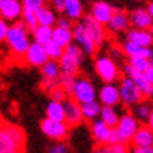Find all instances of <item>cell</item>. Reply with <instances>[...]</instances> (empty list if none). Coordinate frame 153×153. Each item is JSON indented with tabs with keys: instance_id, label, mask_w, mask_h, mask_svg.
<instances>
[{
	"instance_id": "obj_1",
	"label": "cell",
	"mask_w": 153,
	"mask_h": 153,
	"mask_svg": "<svg viewBox=\"0 0 153 153\" xmlns=\"http://www.w3.org/2000/svg\"><path fill=\"white\" fill-rule=\"evenodd\" d=\"M5 42L8 45L10 52L16 58H24L27 48L30 45V30L22 24V22H13L10 25L8 33H6Z\"/></svg>"
},
{
	"instance_id": "obj_2",
	"label": "cell",
	"mask_w": 153,
	"mask_h": 153,
	"mask_svg": "<svg viewBox=\"0 0 153 153\" xmlns=\"http://www.w3.org/2000/svg\"><path fill=\"white\" fill-rule=\"evenodd\" d=\"M25 147V133L11 123H0V153H19Z\"/></svg>"
},
{
	"instance_id": "obj_3",
	"label": "cell",
	"mask_w": 153,
	"mask_h": 153,
	"mask_svg": "<svg viewBox=\"0 0 153 153\" xmlns=\"http://www.w3.org/2000/svg\"><path fill=\"white\" fill-rule=\"evenodd\" d=\"M59 62V69L61 74H67V75H78L81 62H83V52L76 44H69L64 47L61 58L58 59Z\"/></svg>"
},
{
	"instance_id": "obj_4",
	"label": "cell",
	"mask_w": 153,
	"mask_h": 153,
	"mask_svg": "<svg viewBox=\"0 0 153 153\" xmlns=\"http://www.w3.org/2000/svg\"><path fill=\"white\" fill-rule=\"evenodd\" d=\"M95 72L100 76L102 81L105 83H114L120 75V69L117 66V61L113 59L109 55H102V56H97L95 62H94Z\"/></svg>"
},
{
	"instance_id": "obj_5",
	"label": "cell",
	"mask_w": 153,
	"mask_h": 153,
	"mask_svg": "<svg viewBox=\"0 0 153 153\" xmlns=\"http://www.w3.org/2000/svg\"><path fill=\"white\" fill-rule=\"evenodd\" d=\"M137 128H139V120L134 117V114L125 113L123 116L119 117V120H117L116 127H114V131L117 134L119 142L128 144V142H131V139H133Z\"/></svg>"
},
{
	"instance_id": "obj_6",
	"label": "cell",
	"mask_w": 153,
	"mask_h": 153,
	"mask_svg": "<svg viewBox=\"0 0 153 153\" xmlns=\"http://www.w3.org/2000/svg\"><path fill=\"white\" fill-rule=\"evenodd\" d=\"M71 97L76 103H86L97 99V91L95 86L92 85L91 80L83 78V76H75L74 88L71 91Z\"/></svg>"
},
{
	"instance_id": "obj_7",
	"label": "cell",
	"mask_w": 153,
	"mask_h": 153,
	"mask_svg": "<svg viewBox=\"0 0 153 153\" xmlns=\"http://www.w3.org/2000/svg\"><path fill=\"white\" fill-rule=\"evenodd\" d=\"M119 94H120V103L127 106H134L136 103H139L142 100V94L137 89L136 83L130 78V76L125 75L119 83Z\"/></svg>"
},
{
	"instance_id": "obj_8",
	"label": "cell",
	"mask_w": 153,
	"mask_h": 153,
	"mask_svg": "<svg viewBox=\"0 0 153 153\" xmlns=\"http://www.w3.org/2000/svg\"><path fill=\"white\" fill-rule=\"evenodd\" d=\"M69 125L64 120H55V119H45L41 122V131L53 141H64L69 134Z\"/></svg>"
},
{
	"instance_id": "obj_9",
	"label": "cell",
	"mask_w": 153,
	"mask_h": 153,
	"mask_svg": "<svg viewBox=\"0 0 153 153\" xmlns=\"http://www.w3.org/2000/svg\"><path fill=\"white\" fill-rule=\"evenodd\" d=\"M91 134L94 137V141L99 145H106V144H114L119 142L117 134L114 128H111L109 125H106L103 120H94L91 125Z\"/></svg>"
},
{
	"instance_id": "obj_10",
	"label": "cell",
	"mask_w": 153,
	"mask_h": 153,
	"mask_svg": "<svg viewBox=\"0 0 153 153\" xmlns=\"http://www.w3.org/2000/svg\"><path fill=\"white\" fill-rule=\"evenodd\" d=\"M81 25L85 27V30L88 31L89 38L92 39V42L95 44V47H102L103 42H105V39H106L105 25H102L100 22H97L91 14L81 17Z\"/></svg>"
},
{
	"instance_id": "obj_11",
	"label": "cell",
	"mask_w": 153,
	"mask_h": 153,
	"mask_svg": "<svg viewBox=\"0 0 153 153\" xmlns=\"http://www.w3.org/2000/svg\"><path fill=\"white\" fill-rule=\"evenodd\" d=\"M123 74L127 75V76H130V78L136 83V86H137L139 91H141L142 97L152 99V97H153V85H152L147 78H145L144 72H137L136 69H133V67H131L128 62H127V64L123 66Z\"/></svg>"
},
{
	"instance_id": "obj_12",
	"label": "cell",
	"mask_w": 153,
	"mask_h": 153,
	"mask_svg": "<svg viewBox=\"0 0 153 153\" xmlns=\"http://www.w3.org/2000/svg\"><path fill=\"white\" fill-rule=\"evenodd\" d=\"M72 36H74V41H75V44L78 45L81 48V52L83 53H86V55H92L95 52V44L92 42V39L89 38V34L88 31L85 30V27L80 24H76L74 28H72Z\"/></svg>"
},
{
	"instance_id": "obj_13",
	"label": "cell",
	"mask_w": 153,
	"mask_h": 153,
	"mask_svg": "<svg viewBox=\"0 0 153 153\" xmlns=\"http://www.w3.org/2000/svg\"><path fill=\"white\" fill-rule=\"evenodd\" d=\"M24 59L27 64L30 66H34V67H41L44 64V62L48 59L47 53H45V48L42 44H38V42H30L28 48H27V52L24 55Z\"/></svg>"
},
{
	"instance_id": "obj_14",
	"label": "cell",
	"mask_w": 153,
	"mask_h": 153,
	"mask_svg": "<svg viewBox=\"0 0 153 153\" xmlns=\"http://www.w3.org/2000/svg\"><path fill=\"white\" fill-rule=\"evenodd\" d=\"M22 0H3L0 3V16L8 22H17L22 16Z\"/></svg>"
},
{
	"instance_id": "obj_15",
	"label": "cell",
	"mask_w": 153,
	"mask_h": 153,
	"mask_svg": "<svg viewBox=\"0 0 153 153\" xmlns=\"http://www.w3.org/2000/svg\"><path fill=\"white\" fill-rule=\"evenodd\" d=\"M62 105H64V122L69 127H76L85 120L81 114L80 103H76L74 99H64Z\"/></svg>"
},
{
	"instance_id": "obj_16",
	"label": "cell",
	"mask_w": 153,
	"mask_h": 153,
	"mask_svg": "<svg viewBox=\"0 0 153 153\" xmlns=\"http://www.w3.org/2000/svg\"><path fill=\"white\" fill-rule=\"evenodd\" d=\"M99 100H100L102 105H106V106H117V105L120 103L119 88H117L114 83H105V86L100 88Z\"/></svg>"
},
{
	"instance_id": "obj_17",
	"label": "cell",
	"mask_w": 153,
	"mask_h": 153,
	"mask_svg": "<svg viewBox=\"0 0 153 153\" xmlns=\"http://www.w3.org/2000/svg\"><path fill=\"white\" fill-rule=\"evenodd\" d=\"M113 13H114V6L109 5L108 2H103V0H97L91 6V16L97 22H100L102 25L108 24V20L111 19Z\"/></svg>"
},
{
	"instance_id": "obj_18",
	"label": "cell",
	"mask_w": 153,
	"mask_h": 153,
	"mask_svg": "<svg viewBox=\"0 0 153 153\" xmlns=\"http://www.w3.org/2000/svg\"><path fill=\"white\" fill-rule=\"evenodd\" d=\"M105 27L113 33L127 31L130 28V16L122 10H114L113 16H111V19L108 20V24Z\"/></svg>"
},
{
	"instance_id": "obj_19",
	"label": "cell",
	"mask_w": 153,
	"mask_h": 153,
	"mask_svg": "<svg viewBox=\"0 0 153 153\" xmlns=\"http://www.w3.org/2000/svg\"><path fill=\"white\" fill-rule=\"evenodd\" d=\"M130 27L134 28H150L153 25V19L150 17L145 8H136L130 13Z\"/></svg>"
},
{
	"instance_id": "obj_20",
	"label": "cell",
	"mask_w": 153,
	"mask_h": 153,
	"mask_svg": "<svg viewBox=\"0 0 153 153\" xmlns=\"http://www.w3.org/2000/svg\"><path fill=\"white\" fill-rule=\"evenodd\" d=\"M127 41H131V42H136L144 47L153 45V38L149 28H134V27H131V28L127 30Z\"/></svg>"
},
{
	"instance_id": "obj_21",
	"label": "cell",
	"mask_w": 153,
	"mask_h": 153,
	"mask_svg": "<svg viewBox=\"0 0 153 153\" xmlns=\"http://www.w3.org/2000/svg\"><path fill=\"white\" fill-rule=\"evenodd\" d=\"M122 52L123 55L127 56H144V58H152L153 56V48L152 45L149 47H144V45H139L136 42H131V41H125L122 44Z\"/></svg>"
},
{
	"instance_id": "obj_22",
	"label": "cell",
	"mask_w": 153,
	"mask_h": 153,
	"mask_svg": "<svg viewBox=\"0 0 153 153\" xmlns=\"http://www.w3.org/2000/svg\"><path fill=\"white\" fill-rule=\"evenodd\" d=\"M134 147H149V145H153V130L149 127H141L136 130V133L131 139Z\"/></svg>"
},
{
	"instance_id": "obj_23",
	"label": "cell",
	"mask_w": 153,
	"mask_h": 153,
	"mask_svg": "<svg viewBox=\"0 0 153 153\" xmlns=\"http://www.w3.org/2000/svg\"><path fill=\"white\" fill-rule=\"evenodd\" d=\"M62 13L71 20H80L85 13L81 0H64V6H62Z\"/></svg>"
},
{
	"instance_id": "obj_24",
	"label": "cell",
	"mask_w": 153,
	"mask_h": 153,
	"mask_svg": "<svg viewBox=\"0 0 153 153\" xmlns=\"http://www.w3.org/2000/svg\"><path fill=\"white\" fill-rule=\"evenodd\" d=\"M52 41H55L56 44H59L62 48L67 47L69 44L74 42V36H72V28H64V27H58L55 25L52 30Z\"/></svg>"
},
{
	"instance_id": "obj_25",
	"label": "cell",
	"mask_w": 153,
	"mask_h": 153,
	"mask_svg": "<svg viewBox=\"0 0 153 153\" xmlns=\"http://www.w3.org/2000/svg\"><path fill=\"white\" fill-rule=\"evenodd\" d=\"M36 19H38V25H48V27H55L56 22V11L53 8H47L45 5H42L41 8H38L36 11Z\"/></svg>"
},
{
	"instance_id": "obj_26",
	"label": "cell",
	"mask_w": 153,
	"mask_h": 153,
	"mask_svg": "<svg viewBox=\"0 0 153 153\" xmlns=\"http://www.w3.org/2000/svg\"><path fill=\"white\" fill-rule=\"evenodd\" d=\"M41 72H42L44 80H58L61 75L59 62L56 59H47L42 66H41Z\"/></svg>"
},
{
	"instance_id": "obj_27",
	"label": "cell",
	"mask_w": 153,
	"mask_h": 153,
	"mask_svg": "<svg viewBox=\"0 0 153 153\" xmlns=\"http://www.w3.org/2000/svg\"><path fill=\"white\" fill-rule=\"evenodd\" d=\"M80 108H81L83 119L95 120L97 117H99V114H100L102 103L97 102V100H91V102H86V103H80Z\"/></svg>"
},
{
	"instance_id": "obj_28",
	"label": "cell",
	"mask_w": 153,
	"mask_h": 153,
	"mask_svg": "<svg viewBox=\"0 0 153 153\" xmlns=\"http://www.w3.org/2000/svg\"><path fill=\"white\" fill-rule=\"evenodd\" d=\"M52 30L53 27H48V25H36L34 28L31 30L33 34V41L38 44H45L52 39Z\"/></svg>"
},
{
	"instance_id": "obj_29",
	"label": "cell",
	"mask_w": 153,
	"mask_h": 153,
	"mask_svg": "<svg viewBox=\"0 0 153 153\" xmlns=\"http://www.w3.org/2000/svg\"><path fill=\"white\" fill-rule=\"evenodd\" d=\"M99 117H100V120H103L106 125H109L111 128H114L120 116H119V113L116 111V106H106V105H102Z\"/></svg>"
},
{
	"instance_id": "obj_30",
	"label": "cell",
	"mask_w": 153,
	"mask_h": 153,
	"mask_svg": "<svg viewBox=\"0 0 153 153\" xmlns=\"http://www.w3.org/2000/svg\"><path fill=\"white\" fill-rule=\"evenodd\" d=\"M45 117L55 120H64V105H62V102L50 100V103L45 108Z\"/></svg>"
},
{
	"instance_id": "obj_31",
	"label": "cell",
	"mask_w": 153,
	"mask_h": 153,
	"mask_svg": "<svg viewBox=\"0 0 153 153\" xmlns=\"http://www.w3.org/2000/svg\"><path fill=\"white\" fill-rule=\"evenodd\" d=\"M44 48H45V53H47V56H48V59H59L61 58V55H62V48L59 44H56L55 41H48V42H45L44 44Z\"/></svg>"
},
{
	"instance_id": "obj_32",
	"label": "cell",
	"mask_w": 153,
	"mask_h": 153,
	"mask_svg": "<svg viewBox=\"0 0 153 153\" xmlns=\"http://www.w3.org/2000/svg\"><path fill=\"white\" fill-rule=\"evenodd\" d=\"M128 64L133 69H136L137 72H145L150 67V61L149 58H144V56H130Z\"/></svg>"
},
{
	"instance_id": "obj_33",
	"label": "cell",
	"mask_w": 153,
	"mask_h": 153,
	"mask_svg": "<svg viewBox=\"0 0 153 153\" xmlns=\"http://www.w3.org/2000/svg\"><path fill=\"white\" fill-rule=\"evenodd\" d=\"M20 19H22V24L28 28L30 31L34 28V27L38 25V19H36V13L31 11V10H25L22 11V16H20Z\"/></svg>"
},
{
	"instance_id": "obj_34",
	"label": "cell",
	"mask_w": 153,
	"mask_h": 153,
	"mask_svg": "<svg viewBox=\"0 0 153 153\" xmlns=\"http://www.w3.org/2000/svg\"><path fill=\"white\" fill-rule=\"evenodd\" d=\"M150 111L152 108L149 105H145V103H136L134 105V117L137 120H142V122H147L149 116H150Z\"/></svg>"
},
{
	"instance_id": "obj_35",
	"label": "cell",
	"mask_w": 153,
	"mask_h": 153,
	"mask_svg": "<svg viewBox=\"0 0 153 153\" xmlns=\"http://www.w3.org/2000/svg\"><path fill=\"white\" fill-rule=\"evenodd\" d=\"M75 76H76V75H75ZM75 76H74V75H67V74H61L59 78H58V85L64 89L69 95H71V91H72V88H74Z\"/></svg>"
},
{
	"instance_id": "obj_36",
	"label": "cell",
	"mask_w": 153,
	"mask_h": 153,
	"mask_svg": "<svg viewBox=\"0 0 153 153\" xmlns=\"http://www.w3.org/2000/svg\"><path fill=\"white\" fill-rule=\"evenodd\" d=\"M102 152H106V153H125L127 152V144H123V142L106 144L105 147L102 149Z\"/></svg>"
},
{
	"instance_id": "obj_37",
	"label": "cell",
	"mask_w": 153,
	"mask_h": 153,
	"mask_svg": "<svg viewBox=\"0 0 153 153\" xmlns=\"http://www.w3.org/2000/svg\"><path fill=\"white\" fill-rule=\"evenodd\" d=\"M48 95H50V100H56V102H62L67 97V92L62 89L59 85H56L50 92H48Z\"/></svg>"
},
{
	"instance_id": "obj_38",
	"label": "cell",
	"mask_w": 153,
	"mask_h": 153,
	"mask_svg": "<svg viewBox=\"0 0 153 153\" xmlns=\"http://www.w3.org/2000/svg\"><path fill=\"white\" fill-rule=\"evenodd\" d=\"M45 0H22V5L25 10H31V11H36L38 8L44 5Z\"/></svg>"
},
{
	"instance_id": "obj_39",
	"label": "cell",
	"mask_w": 153,
	"mask_h": 153,
	"mask_svg": "<svg viewBox=\"0 0 153 153\" xmlns=\"http://www.w3.org/2000/svg\"><path fill=\"white\" fill-rule=\"evenodd\" d=\"M8 20H5L2 16H0V42H5V38H6V33H8Z\"/></svg>"
},
{
	"instance_id": "obj_40",
	"label": "cell",
	"mask_w": 153,
	"mask_h": 153,
	"mask_svg": "<svg viewBox=\"0 0 153 153\" xmlns=\"http://www.w3.org/2000/svg\"><path fill=\"white\" fill-rule=\"evenodd\" d=\"M69 149H67V145L62 142V141H59L58 144H55V145H52L50 149H48V152L50 153H66Z\"/></svg>"
},
{
	"instance_id": "obj_41",
	"label": "cell",
	"mask_w": 153,
	"mask_h": 153,
	"mask_svg": "<svg viewBox=\"0 0 153 153\" xmlns=\"http://www.w3.org/2000/svg\"><path fill=\"white\" fill-rule=\"evenodd\" d=\"M55 25L64 27V28H71V27H72V20L69 19L67 16H61V17H56V22H55Z\"/></svg>"
},
{
	"instance_id": "obj_42",
	"label": "cell",
	"mask_w": 153,
	"mask_h": 153,
	"mask_svg": "<svg viewBox=\"0 0 153 153\" xmlns=\"http://www.w3.org/2000/svg\"><path fill=\"white\" fill-rule=\"evenodd\" d=\"M50 3L53 6L55 11H59L62 13V6H64V0H50Z\"/></svg>"
},
{
	"instance_id": "obj_43",
	"label": "cell",
	"mask_w": 153,
	"mask_h": 153,
	"mask_svg": "<svg viewBox=\"0 0 153 153\" xmlns=\"http://www.w3.org/2000/svg\"><path fill=\"white\" fill-rule=\"evenodd\" d=\"M123 55V52H122V48L119 50V48H116V47H113L111 48V52H109V56L113 58V59H117V58H120Z\"/></svg>"
},
{
	"instance_id": "obj_44",
	"label": "cell",
	"mask_w": 153,
	"mask_h": 153,
	"mask_svg": "<svg viewBox=\"0 0 153 153\" xmlns=\"http://www.w3.org/2000/svg\"><path fill=\"white\" fill-rule=\"evenodd\" d=\"M133 152L134 153H153V145H149V147H134Z\"/></svg>"
},
{
	"instance_id": "obj_45",
	"label": "cell",
	"mask_w": 153,
	"mask_h": 153,
	"mask_svg": "<svg viewBox=\"0 0 153 153\" xmlns=\"http://www.w3.org/2000/svg\"><path fill=\"white\" fill-rule=\"evenodd\" d=\"M144 75H145V78H147L152 85H153V67H149L147 71L144 72Z\"/></svg>"
},
{
	"instance_id": "obj_46",
	"label": "cell",
	"mask_w": 153,
	"mask_h": 153,
	"mask_svg": "<svg viewBox=\"0 0 153 153\" xmlns=\"http://www.w3.org/2000/svg\"><path fill=\"white\" fill-rule=\"evenodd\" d=\"M147 123H149V127L153 130V109L150 111V116H149V119H147Z\"/></svg>"
},
{
	"instance_id": "obj_47",
	"label": "cell",
	"mask_w": 153,
	"mask_h": 153,
	"mask_svg": "<svg viewBox=\"0 0 153 153\" xmlns=\"http://www.w3.org/2000/svg\"><path fill=\"white\" fill-rule=\"evenodd\" d=\"M145 10L149 11V14H150V17L153 19V2H150V3L147 5V8H145Z\"/></svg>"
},
{
	"instance_id": "obj_48",
	"label": "cell",
	"mask_w": 153,
	"mask_h": 153,
	"mask_svg": "<svg viewBox=\"0 0 153 153\" xmlns=\"http://www.w3.org/2000/svg\"><path fill=\"white\" fill-rule=\"evenodd\" d=\"M149 61H150V67H153V56H152V58H150Z\"/></svg>"
},
{
	"instance_id": "obj_49",
	"label": "cell",
	"mask_w": 153,
	"mask_h": 153,
	"mask_svg": "<svg viewBox=\"0 0 153 153\" xmlns=\"http://www.w3.org/2000/svg\"><path fill=\"white\" fill-rule=\"evenodd\" d=\"M149 30H150V33H152V38H153V25L150 27V28H149Z\"/></svg>"
},
{
	"instance_id": "obj_50",
	"label": "cell",
	"mask_w": 153,
	"mask_h": 153,
	"mask_svg": "<svg viewBox=\"0 0 153 153\" xmlns=\"http://www.w3.org/2000/svg\"><path fill=\"white\" fill-rule=\"evenodd\" d=\"M134 2H144V0H134Z\"/></svg>"
},
{
	"instance_id": "obj_51",
	"label": "cell",
	"mask_w": 153,
	"mask_h": 153,
	"mask_svg": "<svg viewBox=\"0 0 153 153\" xmlns=\"http://www.w3.org/2000/svg\"><path fill=\"white\" fill-rule=\"evenodd\" d=\"M2 2H3V0H0V3H2Z\"/></svg>"
}]
</instances>
